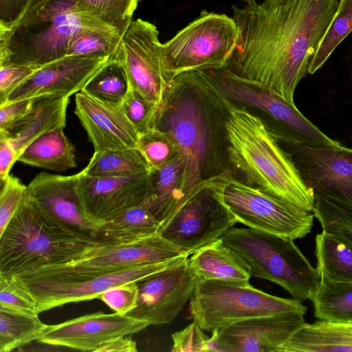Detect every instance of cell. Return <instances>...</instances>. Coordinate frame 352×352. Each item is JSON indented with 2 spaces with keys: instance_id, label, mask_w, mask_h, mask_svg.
<instances>
[{
  "instance_id": "39",
  "label": "cell",
  "mask_w": 352,
  "mask_h": 352,
  "mask_svg": "<svg viewBox=\"0 0 352 352\" xmlns=\"http://www.w3.org/2000/svg\"><path fill=\"white\" fill-rule=\"evenodd\" d=\"M120 107L139 134L152 127L158 108L131 86Z\"/></svg>"
},
{
  "instance_id": "8",
  "label": "cell",
  "mask_w": 352,
  "mask_h": 352,
  "mask_svg": "<svg viewBox=\"0 0 352 352\" xmlns=\"http://www.w3.org/2000/svg\"><path fill=\"white\" fill-rule=\"evenodd\" d=\"M295 298L275 296L250 282L198 278L190 298L193 321L207 331L258 316L298 311L307 307Z\"/></svg>"
},
{
  "instance_id": "4",
  "label": "cell",
  "mask_w": 352,
  "mask_h": 352,
  "mask_svg": "<svg viewBox=\"0 0 352 352\" xmlns=\"http://www.w3.org/2000/svg\"><path fill=\"white\" fill-rule=\"evenodd\" d=\"M100 242L69 232L47 220L26 195L0 234V276L63 264Z\"/></svg>"
},
{
  "instance_id": "43",
  "label": "cell",
  "mask_w": 352,
  "mask_h": 352,
  "mask_svg": "<svg viewBox=\"0 0 352 352\" xmlns=\"http://www.w3.org/2000/svg\"><path fill=\"white\" fill-rule=\"evenodd\" d=\"M172 352H205L210 351V337L206 336L198 324L192 321L184 329L171 336Z\"/></svg>"
},
{
  "instance_id": "49",
  "label": "cell",
  "mask_w": 352,
  "mask_h": 352,
  "mask_svg": "<svg viewBox=\"0 0 352 352\" xmlns=\"http://www.w3.org/2000/svg\"><path fill=\"white\" fill-rule=\"evenodd\" d=\"M243 1H244L245 3H247V2H250V1H254L256 0H243Z\"/></svg>"
},
{
  "instance_id": "9",
  "label": "cell",
  "mask_w": 352,
  "mask_h": 352,
  "mask_svg": "<svg viewBox=\"0 0 352 352\" xmlns=\"http://www.w3.org/2000/svg\"><path fill=\"white\" fill-rule=\"evenodd\" d=\"M237 41L233 17L204 10L170 40L161 43L164 71L173 79L186 72L226 67Z\"/></svg>"
},
{
  "instance_id": "3",
  "label": "cell",
  "mask_w": 352,
  "mask_h": 352,
  "mask_svg": "<svg viewBox=\"0 0 352 352\" xmlns=\"http://www.w3.org/2000/svg\"><path fill=\"white\" fill-rule=\"evenodd\" d=\"M206 85L217 94L223 106L228 160L232 172L240 173L245 179L244 183L287 204L312 212V193L289 154L261 119Z\"/></svg>"
},
{
  "instance_id": "5",
  "label": "cell",
  "mask_w": 352,
  "mask_h": 352,
  "mask_svg": "<svg viewBox=\"0 0 352 352\" xmlns=\"http://www.w3.org/2000/svg\"><path fill=\"white\" fill-rule=\"evenodd\" d=\"M221 238L247 263L252 276L278 284L301 302L312 299L320 278L293 239L234 227Z\"/></svg>"
},
{
  "instance_id": "28",
  "label": "cell",
  "mask_w": 352,
  "mask_h": 352,
  "mask_svg": "<svg viewBox=\"0 0 352 352\" xmlns=\"http://www.w3.org/2000/svg\"><path fill=\"white\" fill-rule=\"evenodd\" d=\"M160 223L143 205L132 207L104 223L96 237L100 241L128 242L159 233Z\"/></svg>"
},
{
  "instance_id": "47",
  "label": "cell",
  "mask_w": 352,
  "mask_h": 352,
  "mask_svg": "<svg viewBox=\"0 0 352 352\" xmlns=\"http://www.w3.org/2000/svg\"><path fill=\"white\" fill-rule=\"evenodd\" d=\"M137 345L130 336L113 338L102 344L96 352H136Z\"/></svg>"
},
{
  "instance_id": "35",
  "label": "cell",
  "mask_w": 352,
  "mask_h": 352,
  "mask_svg": "<svg viewBox=\"0 0 352 352\" xmlns=\"http://www.w3.org/2000/svg\"><path fill=\"white\" fill-rule=\"evenodd\" d=\"M122 35L84 30L69 40L67 56H116Z\"/></svg>"
},
{
  "instance_id": "44",
  "label": "cell",
  "mask_w": 352,
  "mask_h": 352,
  "mask_svg": "<svg viewBox=\"0 0 352 352\" xmlns=\"http://www.w3.org/2000/svg\"><path fill=\"white\" fill-rule=\"evenodd\" d=\"M42 66L10 63L0 65V102L5 103L10 94Z\"/></svg>"
},
{
  "instance_id": "23",
  "label": "cell",
  "mask_w": 352,
  "mask_h": 352,
  "mask_svg": "<svg viewBox=\"0 0 352 352\" xmlns=\"http://www.w3.org/2000/svg\"><path fill=\"white\" fill-rule=\"evenodd\" d=\"M69 102V98L59 96L36 97L29 111L7 129H0V133L10 140L19 157L41 135L65 127Z\"/></svg>"
},
{
  "instance_id": "42",
  "label": "cell",
  "mask_w": 352,
  "mask_h": 352,
  "mask_svg": "<svg viewBox=\"0 0 352 352\" xmlns=\"http://www.w3.org/2000/svg\"><path fill=\"white\" fill-rule=\"evenodd\" d=\"M139 288L137 283L120 285L102 292L98 298L115 313L128 315L138 305Z\"/></svg>"
},
{
  "instance_id": "32",
  "label": "cell",
  "mask_w": 352,
  "mask_h": 352,
  "mask_svg": "<svg viewBox=\"0 0 352 352\" xmlns=\"http://www.w3.org/2000/svg\"><path fill=\"white\" fill-rule=\"evenodd\" d=\"M47 325L38 316L0 308V352H10L38 340Z\"/></svg>"
},
{
  "instance_id": "2",
  "label": "cell",
  "mask_w": 352,
  "mask_h": 352,
  "mask_svg": "<svg viewBox=\"0 0 352 352\" xmlns=\"http://www.w3.org/2000/svg\"><path fill=\"white\" fill-rule=\"evenodd\" d=\"M152 127L170 134L177 144L186 201L209 180L231 170L222 104L196 71L173 78Z\"/></svg>"
},
{
  "instance_id": "21",
  "label": "cell",
  "mask_w": 352,
  "mask_h": 352,
  "mask_svg": "<svg viewBox=\"0 0 352 352\" xmlns=\"http://www.w3.org/2000/svg\"><path fill=\"white\" fill-rule=\"evenodd\" d=\"M116 56H65L42 66L14 89L6 102L47 95L69 98Z\"/></svg>"
},
{
  "instance_id": "24",
  "label": "cell",
  "mask_w": 352,
  "mask_h": 352,
  "mask_svg": "<svg viewBox=\"0 0 352 352\" xmlns=\"http://www.w3.org/2000/svg\"><path fill=\"white\" fill-rule=\"evenodd\" d=\"M184 174V164L181 157L149 171L143 205L159 221L160 227L186 201Z\"/></svg>"
},
{
  "instance_id": "17",
  "label": "cell",
  "mask_w": 352,
  "mask_h": 352,
  "mask_svg": "<svg viewBox=\"0 0 352 352\" xmlns=\"http://www.w3.org/2000/svg\"><path fill=\"white\" fill-rule=\"evenodd\" d=\"M305 314L290 311L254 317L212 331L209 350L214 352H279L305 323Z\"/></svg>"
},
{
  "instance_id": "29",
  "label": "cell",
  "mask_w": 352,
  "mask_h": 352,
  "mask_svg": "<svg viewBox=\"0 0 352 352\" xmlns=\"http://www.w3.org/2000/svg\"><path fill=\"white\" fill-rule=\"evenodd\" d=\"M315 243L316 269L320 279L352 282V246L324 230L316 234Z\"/></svg>"
},
{
  "instance_id": "38",
  "label": "cell",
  "mask_w": 352,
  "mask_h": 352,
  "mask_svg": "<svg viewBox=\"0 0 352 352\" xmlns=\"http://www.w3.org/2000/svg\"><path fill=\"white\" fill-rule=\"evenodd\" d=\"M312 212L322 230L336 235L352 246V210L315 199Z\"/></svg>"
},
{
  "instance_id": "50",
  "label": "cell",
  "mask_w": 352,
  "mask_h": 352,
  "mask_svg": "<svg viewBox=\"0 0 352 352\" xmlns=\"http://www.w3.org/2000/svg\"></svg>"
},
{
  "instance_id": "10",
  "label": "cell",
  "mask_w": 352,
  "mask_h": 352,
  "mask_svg": "<svg viewBox=\"0 0 352 352\" xmlns=\"http://www.w3.org/2000/svg\"><path fill=\"white\" fill-rule=\"evenodd\" d=\"M188 257L142 264L104 274H81L36 269L13 276L36 300L40 313L70 302L98 298L111 287L138 283Z\"/></svg>"
},
{
  "instance_id": "40",
  "label": "cell",
  "mask_w": 352,
  "mask_h": 352,
  "mask_svg": "<svg viewBox=\"0 0 352 352\" xmlns=\"http://www.w3.org/2000/svg\"><path fill=\"white\" fill-rule=\"evenodd\" d=\"M0 308L38 316L36 300L13 276H0Z\"/></svg>"
},
{
  "instance_id": "37",
  "label": "cell",
  "mask_w": 352,
  "mask_h": 352,
  "mask_svg": "<svg viewBox=\"0 0 352 352\" xmlns=\"http://www.w3.org/2000/svg\"><path fill=\"white\" fill-rule=\"evenodd\" d=\"M137 147L151 168L160 167L181 157L177 144L173 137L154 127L139 134Z\"/></svg>"
},
{
  "instance_id": "25",
  "label": "cell",
  "mask_w": 352,
  "mask_h": 352,
  "mask_svg": "<svg viewBox=\"0 0 352 352\" xmlns=\"http://www.w3.org/2000/svg\"><path fill=\"white\" fill-rule=\"evenodd\" d=\"M189 263L199 279L250 282L247 263L219 238L195 251Z\"/></svg>"
},
{
  "instance_id": "6",
  "label": "cell",
  "mask_w": 352,
  "mask_h": 352,
  "mask_svg": "<svg viewBox=\"0 0 352 352\" xmlns=\"http://www.w3.org/2000/svg\"><path fill=\"white\" fill-rule=\"evenodd\" d=\"M197 72L210 87L257 115L278 142L314 146L342 144L321 131L294 103L262 85L236 76L227 67Z\"/></svg>"
},
{
  "instance_id": "19",
  "label": "cell",
  "mask_w": 352,
  "mask_h": 352,
  "mask_svg": "<svg viewBox=\"0 0 352 352\" xmlns=\"http://www.w3.org/2000/svg\"><path fill=\"white\" fill-rule=\"evenodd\" d=\"M77 180L78 173L60 175L41 173L27 186L26 195L53 224L76 235L96 237L98 228L82 211Z\"/></svg>"
},
{
  "instance_id": "48",
  "label": "cell",
  "mask_w": 352,
  "mask_h": 352,
  "mask_svg": "<svg viewBox=\"0 0 352 352\" xmlns=\"http://www.w3.org/2000/svg\"><path fill=\"white\" fill-rule=\"evenodd\" d=\"M343 325H344V324H343ZM344 326H346L347 328H349V329L352 330V324H346V325H344Z\"/></svg>"
},
{
  "instance_id": "18",
  "label": "cell",
  "mask_w": 352,
  "mask_h": 352,
  "mask_svg": "<svg viewBox=\"0 0 352 352\" xmlns=\"http://www.w3.org/2000/svg\"><path fill=\"white\" fill-rule=\"evenodd\" d=\"M148 173L94 177L78 173L76 190L85 217L98 228L123 211L144 204Z\"/></svg>"
},
{
  "instance_id": "41",
  "label": "cell",
  "mask_w": 352,
  "mask_h": 352,
  "mask_svg": "<svg viewBox=\"0 0 352 352\" xmlns=\"http://www.w3.org/2000/svg\"><path fill=\"white\" fill-rule=\"evenodd\" d=\"M0 194V234H1L21 205L27 189L21 180L10 175L1 182Z\"/></svg>"
},
{
  "instance_id": "30",
  "label": "cell",
  "mask_w": 352,
  "mask_h": 352,
  "mask_svg": "<svg viewBox=\"0 0 352 352\" xmlns=\"http://www.w3.org/2000/svg\"><path fill=\"white\" fill-rule=\"evenodd\" d=\"M311 300L314 316L320 320L352 324V282L320 279Z\"/></svg>"
},
{
  "instance_id": "7",
  "label": "cell",
  "mask_w": 352,
  "mask_h": 352,
  "mask_svg": "<svg viewBox=\"0 0 352 352\" xmlns=\"http://www.w3.org/2000/svg\"><path fill=\"white\" fill-rule=\"evenodd\" d=\"M84 30L124 36L114 26L76 5L47 20L10 28L0 26V65L43 66L60 59L67 56L71 38Z\"/></svg>"
},
{
  "instance_id": "16",
  "label": "cell",
  "mask_w": 352,
  "mask_h": 352,
  "mask_svg": "<svg viewBox=\"0 0 352 352\" xmlns=\"http://www.w3.org/2000/svg\"><path fill=\"white\" fill-rule=\"evenodd\" d=\"M198 276L188 257L137 283V307L128 315L150 325L169 324L190 300Z\"/></svg>"
},
{
  "instance_id": "11",
  "label": "cell",
  "mask_w": 352,
  "mask_h": 352,
  "mask_svg": "<svg viewBox=\"0 0 352 352\" xmlns=\"http://www.w3.org/2000/svg\"><path fill=\"white\" fill-rule=\"evenodd\" d=\"M218 181L223 200L238 223L293 240L311 232L313 212L287 204L237 179L232 170L219 175Z\"/></svg>"
},
{
  "instance_id": "33",
  "label": "cell",
  "mask_w": 352,
  "mask_h": 352,
  "mask_svg": "<svg viewBox=\"0 0 352 352\" xmlns=\"http://www.w3.org/2000/svg\"><path fill=\"white\" fill-rule=\"evenodd\" d=\"M129 87L125 71L116 56L99 69L81 91L103 102L120 106Z\"/></svg>"
},
{
  "instance_id": "13",
  "label": "cell",
  "mask_w": 352,
  "mask_h": 352,
  "mask_svg": "<svg viewBox=\"0 0 352 352\" xmlns=\"http://www.w3.org/2000/svg\"><path fill=\"white\" fill-rule=\"evenodd\" d=\"M291 156L314 200L352 210V148L278 142Z\"/></svg>"
},
{
  "instance_id": "22",
  "label": "cell",
  "mask_w": 352,
  "mask_h": 352,
  "mask_svg": "<svg viewBox=\"0 0 352 352\" xmlns=\"http://www.w3.org/2000/svg\"><path fill=\"white\" fill-rule=\"evenodd\" d=\"M74 112L94 151L137 147L139 133L119 105L103 102L80 91L75 96Z\"/></svg>"
},
{
  "instance_id": "26",
  "label": "cell",
  "mask_w": 352,
  "mask_h": 352,
  "mask_svg": "<svg viewBox=\"0 0 352 352\" xmlns=\"http://www.w3.org/2000/svg\"><path fill=\"white\" fill-rule=\"evenodd\" d=\"M352 352V330L343 324L318 320L304 323L279 352Z\"/></svg>"
},
{
  "instance_id": "46",
  "label": "cell",
  "mask_w": 352,
  "mask_h": 352,
  "mask_svg": "<svg viewBox=\"0 0 352 352\" xmlns=\"http://www.w3.org/2000/svg\"><path fill=\"white\" fill-rule=\"evenodd\" d=\"M18 154L10 140L0 133V179L1 182L10 175L11 168L18 161Z\"/></svg>"
},
{
  "instance_id": "45",
  "label": "cell",
  "mask_w": 352,
  "mask_h": 352,
  "mask_svg": "<svg viewBox=\"0 0 352 352\" xmlns=\"http://www.w3.org/2000/svg\"><path fill=\"white\" fill-rule=\"evenodd\" d=\"M35 98L10 101L0 104V129H6L30 109Z\"/></svg>"
},
{
  "instance_id": "12",
  "label": "cell",
  "mask_w": 352,
  "mask_h": 352,
  "mask_svg": "<svg viewBox=\"0 0 352 352\" xmlns=\"http://www.w3.org/2000/svg\"><path fill=\"white\" fill-rule=\"evenodd\" d=\"M218 177L211 179L160 228L159 234L184 255L221 238L238 223L223 200Z\"/></svg>"
},
{
  "instance_id": "36",
  "label": "cell",
  "mask_w": 352,
  "mask_h": 352,
  "mask_svg": "<svg viewBox=\"0 0 352 352\" xmlns=\"http://www.w3.org/2000/svg\"><path fill=\"white\" fill-rule=\"evenodd\" d=\"M82 10L114 26L124 34L140 0H74Z\"/></svg>"
},
{
  "instance_id": "34",
  "label": "cell",
  "mask_w": 352,
  "mask_h": 352,
  "mask_svg": "<svg viewBox=\"0 0 352 352\" xmlns=\"http://www.w3.org/2000/svg\"><path fill=\"white\" fill-rule=\"evenodd\" d=\"M351 31L352 0H340L329 27L309 60L307 73L314 74L320 69Z\"/></svg>"
},
{
  "instance_id": "31",
  "label": "cell",
  "mask_w": 352,
  "mask_h": 352,
  "mask_svg": "<svg viewBox=\"0 0 352 352\" xmlns=\"http://www.w3.org/2000/svg\"><path fill=\"white\" fill-rule=\"evenodd\" d=\"M151 167L138 147L94 151L82 170L94 177H123L148 173Z\"/></svg>"
},
{
  "instance_id": "15",
  "label": "cell",
  "mask_w": 352,
  "mask_h": 352,
  "mask_svg": "<svg viewBox=\"0 0 352 352\" xmlns=\"http://www.w3.org/2000/svg\"><path fill=\"white\" fill-rule=\"evenodd\" d=\"M184 255L158 233L128 242L100 241L69 262L41 268L73 273L104 274Z\"/></svg>"
},
{
  "instance_id": "20",
  "label": "cell",
  "mask_w": 352,
  "mask_h": 352,
  "mask_svg": "<svg viewBox=\"0 0 352 352\" xmlns=\"http://www.w3.org/2000/svg\"><path fill=\"white\" fill-rule=\"evenodd\" d=\"M150 324L129 315L99 311L47 325L40 343L94 351L107 341L141 331Z\"/></svg>"
},
{
  "instance_id": "1",
  "label": "cell",
  "mask_w": 352,
  "mask_h": 352,
  "mask_svg": "<svg viewBox=\"0 0 352 352\" xmlns=\"http://www.w3.org/2000/svg\"><path fill=\"white\" fill-rule=\"evenodd\" d=\"M338 0H264L232 6L238 29L226 67L294 102L295 89L327 30Z\"/></svg>"
},
{
  "instance_id": "14",
  "label": "cell",
  "mask_w": 352,
  "mask_h": 352,
  "mask_svg": "<svg viewBox=\"0 0 352 352\" xmlns=\"http://www.w3.org/2000/svg\"><path fill=\"white\" fill-rule=\"evenodd\" d=\"M157 27L147 21H133L124 34L117 58L130 86L158 107L173 79L164 71Z\"/></svg>"
},
{
  "instance_id": "27",
  "label": "cell",
  "mask_w": 352,
  "mask_h": 352,
  "mask_svg": "<svg viewBox=\"0 0 352 352\" xmlns=\"http://www.w3.org/2000/svg\"><path fill=\"white\" fill-rule=\"evenodd\" d=\"M63 129L49 131L34 140L23 150L18 161L56 172L76 168V150Z\"/></svg>"
}]
</instances>
